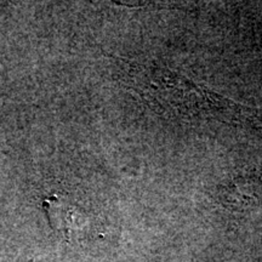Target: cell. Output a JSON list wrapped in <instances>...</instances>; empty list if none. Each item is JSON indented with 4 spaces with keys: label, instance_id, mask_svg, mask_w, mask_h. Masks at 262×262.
Masks as SVG:
<instances>
[{
    "label": "cell",
    "instance_id": "1",
    "mask_svg": "<svg viewBox=\"0 0 262 262\" xmlns=\"http://www.w3.org/2000/svg\"><path fill=\"white\" fill-rule=\"evenodd\" d=\"M119 62L120 79L127 89L139 94L160 113L188 120L219 118L234 123L262 122V117L255 111L193 83L169 68L131 60Z\"/></svg>",
    "mask_w": 262,
    "mask_h": 262
},
{
    "label": "cell",
    "instance_id": "2",
    "mask_svg": "<svg viewBox=\"0 0 262 262\" xmlns=\"http://www.w3.org/2000/svg\"><path fill=\"white\" fill-rule=\"evenodd\" d=\"M51 227L60 232L67 241L79 237L89 227V217L78 206L63 196L51 195L42 203Z\"/></svg>",
    "mask_w": 262,
    "mask_h": 262
}]
</instances>
